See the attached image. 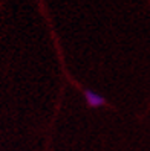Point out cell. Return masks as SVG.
<instances>
[{
  "instance_id": "6da1fadb",
  "label": "cell",
  "mask_w": 150,
  "mask_h": 151,
  "mask_svg": "<svg viewBox=\"0 0 150 151\" xmlns=\"http://www.w3.org/2000/svg\"><path fill=\"white\" fill-rule=\"evenodd\" d=\"M83 93H84L86 104L89 105V107H93V109H95V107H101V105L106 104V99H104L101 95H98V93H95V92L89 90V88H86Z\"/></svg>"
}]
</instances>
